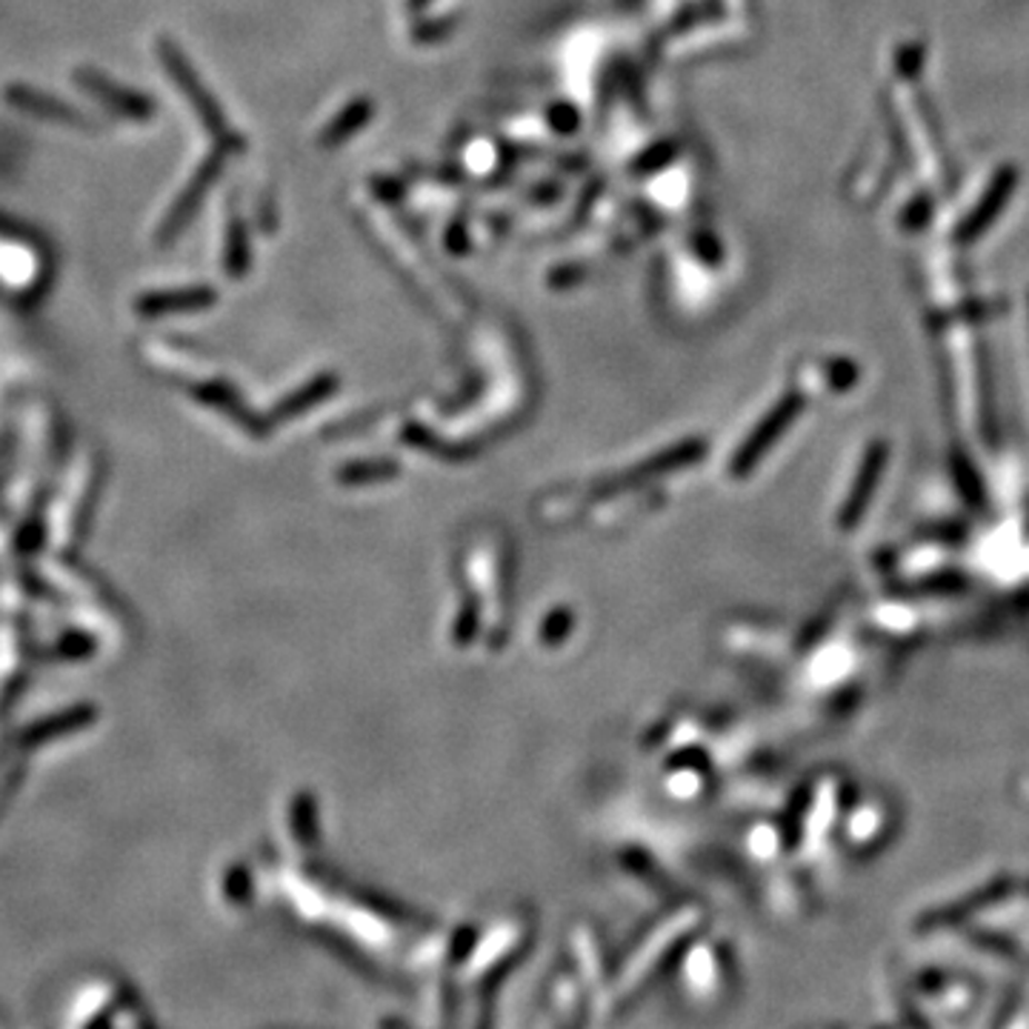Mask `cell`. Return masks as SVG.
Masks as SVG:
<instances>
[{
  "label": "cell",
  "instance_id": "cell-1",
  "mask_svg": "<svg viewBox=\"0 0 1029 1029\" xmlns=\"http://www.w3.org/2000/svg\"><path fill=\"white\" fill-rule=\"evenodd\" d=\"M158 54H161L163 63L169 67V74L174 78V83L187 92L189 103H192V109L198 112V118H201V121L212 129L214 138L227 143V147H241V143L234 141L238 134H234L232 127H227V121H223L221 107L209 98V92H203L201 81H198V74L192 72L187 58H183V54L178 52L172 43H161V47H158Z\"/></svg>",
  "mask_w": 1029,
  "mask_h": 1029
},
{
  "label": "cell",
  "instance_id": "cell-2",
  "mask_svg": "<svg viewBox=\"0 0 1029 1029\" xmlns=\"http://www.w3.org/2000/svg\"><path fill=\"white\" fill-rule=\"evenodd\" d=\"M7 98L9 103H14L18 109H27L29 114L43 118V121L61 123V127H87V121H83L78 109L67 107V103L58 101V98H49V94L43 98L41 92H34V89L29 87H12Z\"/></svg>",
  "mask_w": 1029,
  "mask_h": 1029
},
{
  "label": "cell",
  "instance_id": "cell-3",
  "mask_svg": "<svg viewBox=\"0 0 1029 1029\" xmlns=\"http://www.w3.org/2000/svg\"><path fill=\"white\" fill-rule=\"evenodd\" d=\"M78 81L89 89V94L101 98L107 107L121 109V112H127L129 118H147V114L152 112V103H149L147 98L127 92V89H121V87H114V83L109 81V78H103L101 72L83 69V72H78Z\"/></svg>",
  "mask_w": 1029,
  "mask_h": 1029
},
{
  "label": "cell",
  "instance_id": "cell-4",
  "mask_svg": "<svg viewBox=\"0 0 1029 1029\" xmlns=\"http://www.w3.org/2000/svg\"><path fill=\"white\" fill-rule=\"evenodd\" d=\"M218 172H221V161L212 158V161H209L201 172L194 174L192 183H189V187L183 189L181 198L174 201L172 212H169L167 223H163V238H172V234L178 232V229H181L194 212H198V203H201L203 194L209 192V187H212V181L218 178Z\"/></svg>",
  "mask_w": 1029,
  "mask_h": 1029
},
{
  "label": "cell",
  "instance_id": "cell-5",
  "mask_svg": "<svg viewBox=\"0 0 1029 1029\" xmlns=\"http://www.w3.org/2000/svg\"><path fill=\"white\" fill-rule=\"evenodd\" d=\"M369 112H372V107H369L367 101L352 103V107H349L347 112H343L341 118H338V121H334L332 127L327 129V141H323V143L347 141V138L354 132V129H361L363 123L369 121Z\"/></svg>",
  "mask_w": 1029,
  "mask_h": 1029
},
{
  "label": "cell",
  "instance_id": "cell-6",
  "mask_svg": "<svg viewBox=\"0 0 1029 1029\" xmlns=\"http://www.w3.org/2000/svg\"><path fill=\"white\" fill-rule=\"evenodd\" d=\"M423 3H427V0H409V7H414V9L423 7Z\"/></svg>",
  "mask_w": 1029,
  "mask_h": 1029
}]
</instances>
